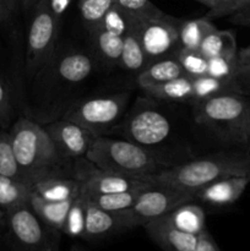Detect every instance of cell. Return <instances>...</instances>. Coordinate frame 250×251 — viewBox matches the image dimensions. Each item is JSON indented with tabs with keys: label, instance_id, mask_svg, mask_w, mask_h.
Wrapping results in <instances>:
<instances>
[{
	"label": "cell",
	"instance_id": "obj_12",
	"mask_svg": "<svg viewBox=\"0 0 250 251\" xmlns=\"http://www.w3.org/2000/svg\"><path fill=\"white\" fill-rule=\"evenodd\" d=\"M136 227H140V225L130 208L108 211L98 207L88 200L86 202V223L82 239L97 242Z\"/></svg>",
	"mask_w": 250,
	"mask_h": 251
},
{
	"label": "cell",
	"instance_id": "obj_39",
	"mask_svg": "<svg viewBox=\"0 0 250 251\" xmlns=\"http://www.w3.org/2000/svg\"><path fill=\"white\" fill-rule=\"evenodd\" d=\"M230 21L239 26H250V0H244V5L238 12L229 17Z\"/></svg>",
	"mask_w": 250,
	"mask_h": 251
},
{
	"label": "cell",
	"instance_id": "obj_42",
	"mask_svg": "<svg viewBox=\"0 0 250 251\" xmlns=\"http://www.w3.org/2000/svg\"><path fill=\"white\" fill-rule=\"evenodd\" d=\"M11 12L9 11V9L6 7L5 2L2 0H0V22H4L6 20H9L11 17Z\"/></svg>",
	"mask_w": 250,
	"mask_h": 251
},
{
	"label": "cell",
	"instance_id": "obj_30",
	"mask_svg": "<svg viewBox=\"0 0 250 251\" xmlns=\"http://www.w3.org/2000/svg\"><path fill=\"white\" fill-rule=\"evenodd\" d=\"M113 5L114 0H78L81 17L88 33L100 26Z\"/></svg>",
	"mask_w": 250,
	"mask_h": 251
},
{
	"label": "cell",
	"instance_id": "obj_48",
	"mask_svg": "<svg viewBox=\"0 0 250 251\" xmlns=\"http://www.w3.org/2000/svg\"><path fill=\"white\" fill-rule=\"evenodd\" d=\"M248 151L250 152V140H249V145H248Z\"/></svg>",
	"mask_w": 250,
	"mask_h": 251
},
{
	"label": "cell",
	"instance_id": "obj_22",
	"mask_svg": "<svg viewBox=\"0 0 250 251\" xmlns=\"http://www.w3.org/2000/svg\"><path fill=\"white\" fill-rule=\"evenodd\" d=\"M31 195L32 186L28 183L0 176V210L4 213L28 205Z\"/></svg>",
	"mask_w": 250,
	"mask_h": 251
},
{
	"label": "cell",
	"instance_id": "obj_45",
	"mask_svg": "<svg viewBox=\"0 0 250 251\" xmlns=\"http://www.w3.org/2000/svg\"><path fill=\"white\" fill-rule=\"evenodd\" d=\"M196 1L201 2V4H203L205 6H207L208 10L212 9L213 4H215V0H196Z\"/></svg>",
	"mask_w": 250,
	"mask_h": 251
},
{
	"label": "cell",
	"instance_id": "obj_2",
	"mask_svg": "<svg viewBox=\"0 0 250 251\" xmlns=\"http://www.w3.org/2000/svg\"><path fill=\"white\" fill-rule=\"evenodd\" d=\"M10 136L16 161L29 185L49 176H66L69 158L58 151L43 125L20 118L12 125Z\"/></svg>",
	"mask_w": 250,
	"mask_h": 251
},
{
	"label": "cell",
	"instance_id": "obj_17",
	"mask_svg": "<svg viewBox=\"0 0 250 251\" xmlns=\"http://www.w3.org/2000/svg\"><path fill=\"white\" fill-rule=\"evenodd\" d=\"M125 17H126V27L123 36V50L119 65L131 73L135 71L140 73L147 66V58L140 41L139 20L127 15H125Z\"/></svg>",
	"mask_w": 250,
	"mask_h": 251
},
{
	"label": "cell",
	"instance_id": "obj_3",
	"mask_svg": "<svg viewBox=\"0 0 250 251\" xmlns=\"http://www.w3.org/2000/svg\"><path fill=\"white\" fill-rule=\"evenodd\" d=\"M194 120L207 127L228 146L248 150L250 140V97L225 93L194 103Z\"/></svg>",
	"mask_w": 250,
	"mask_h": 251
},
{
	"label": "cell",
	"instance_id": "obj_49",
	"mask_svg": "<svg viewBox=\"0 0 250 251\" xmlns=\"http://www.w3.org/2000/svg\"><path fill=\"white\" fill-rule=\"evenodd\" d=\"M0 230H1V229H0Z\"/></svg>",
	"mask_w": 250,
	"mask_h": 251
},
{
	"label": "cell",
	"instance_id": "obj_43",
	"mask_svg": "<svg viewBox=\"0 0 250 251\" xmlns=\"http://www.w3.org/2000/svg\"><path fill=\"white\" fill-rule=\"evenodd\" d=\"M2 1L5 2V5H6V7L9 9V11L11 14H14L16 11L19 4H21V0H2Z\"/></svg>",
	"mask_w": 250,
	"mask_h": 251
},
{
	"label": "cell",
	"instance_id": "obj_33",
	"mask_svg": "<svg viewBox=\"0 0 250 251\" xmlns=\"http://www.w3.org/2000/svg\"><path fill=\"white\" fill-rule=\"evenodd\" d=\"M175 56L183 68L184 74L189 77L207 75L208 59L199 49H179Z\"/></svg>",
	"mask_w": 250,
	"mask_h": 251
},
{
	"label": "cell",
	"instance_id": "obj_36",
	"mask_svg": "<svg viewBox=\"0 0 250 251\" xmlns=\"http://www.w3.org/2000/svg\"><path fill=\"white\" fill-rule=\"evenodd\" d=\"M12 117V103L11 96L6 85L0 77V125L6 127L11 122Z\"/></svg>",
	"mask_w": 250,
	"mask_h": 251
},
{
	"label": "cell",
	"instance_id": "obj_19",
	"mask_svg": "<svg viewBox=\"0 0 250 251\" xmlns=\"http://www.w3.org/2000/svg\"><path fill=\"white\" fill-rule=\"evenodd\" d=\"M141 88L149 97L153 100L193 103V78L186 75L166 82L144 86Z\"/></svg>",
	"mask_w": 250,
	"mask_h": 251
},
{
	"label": "cell",
	"instance_id": "obj_8",
	"mask_svg": "<svg viewBox=\"0 0 250 251\" xmlns=\"http://www.w3.org/2000/svg\"><path fill=\"white\" fill-rule=\"evenodd\" d=\"M171 123L156 107L137 103L131 114L117 127L125 140L144 147L162 144L171 134Z\"/></svg>",
	"mask_w": 250,
	"mask_h": 251
},
{
	"label": "cell",
	"instance_id": "obj_7",
	"mask_svg": "<svg viewBox=\"0 0 250 251\" xmlns=\"http://www.w3.org/2000/svg\"><path fill=\"white\" fill-rule=\"evenodd\" d=\"M129 93L98 96L85 98L71 105L63 118L90 130L95 136L112 131L124 114L129 103Z\"/></svg>",
	"mask_w": 250,
	"mask_h": 251
},
{
	"label": "cell",
	"instance_id": "obj_1",
	"mask_svg": "<svg viewBox=\"0 0 250 251\" xmlns=\"http://www.w3.org/2000/svg\"><path fill=\"white\" fill-rule=\"evenodd\" d=\"M227 176H250V152L221 151L178 166L162 168L149 178L153 185L169 186L191 194Z\"/></svg>",
	"mask_w": 250,
	"mask_h": 251
},
{
	"label": "cell",
	"instance_id": "obj_26",
	"mask_svg": "<svg viewBox=\"0 0 250 251\" xmlns=\"http://www.w3.org/2000/svg\"><path fill=\"white\" fill-rule=\"evenodd\" d=\"M193 104L225 93H242L235 80H221L210 75L193 77Z\"/></svg>",
	"mask_w": 250,
	"mask_h": 251
},
{
	"label": "cell",
	"instance_id": "obj_15",
	"mask_svg": "<svg viewBox=\"0 0 250 251\" xmlns=\"http://www.w3.org/2000/svg\"><path fill=\"white\" fill-rule=\"evenodd\" d=\"M250 184V176H227L194 193L195 201L213 207H227L237 202Z\"/></svg>",
	"mask_w": 250,
	"mask_h": 251
},
{
	"label": "cell",
	"instance_id": "obj_18",
	"mask_svg": "<svg viewBox=\"0 0 250 251\" xmlns=\"http://www.w3.org/2000/svg\"><path fill=\"white\" fill-rule=\"evenodd\" d=\"M32 193L47 201H70L81 194V184L75 176H49L34 181Z\"/></svg>",
	"mask_w": 250,
	"mask_h": 251
},
{
	"label": "cell",
	"instance_id": "obj_24",
	"mask_svg": "<svg viewBox=\"0 0 250 251\" xmlns=\"http://www.w3.org/2000/svg\"><path fill=\"white\" fill-rule=\"evenodd\" d=\"M71 202L70 201H61V202H54V201H47L39 196L32 193L29 199V206L33 212L46 223L49 227L56 230L63 229L64 222H65L66 215L69 212Z\"/></svg>",
	"mask_w": 250,
	"mask_h": 251
},
{
	"label": "cell",
	"instance_id": "obj_35",
	"mask_svg": "<svg viewBox=\"0 0 250 251\" xmlns=\"http://www.w3.org/2000/svg\"><path fill=\"white\" fill-rule=\"evenodd\" d=\"M244 5V0H215L212 9L208 10L207 14L203 17L208 20L222 19V17H230L239 11Z\"/></svg>",
	"mask_w": 250,
	"mask_h": 251
},
{
	"label": "cell",
	"instance_id": "obj_44",
	"mask_svg": "<svg viewBox=\"0 0 250 251\" xmlns=\"http://www.w3.org/2000/svg\"><path fill=\"white\" fill-rule=\"evenodd\" d=\"M38 2V0H21V6L24 7V10H33V7L36 6V4Z\"/></svg>",
	"mask_w": 250,
	"mask_h": 251
},
{
	"label": "cell",
	"instance_id": "obj_16",
	"mask_svg": "<svg viewBox=\"0 0 250 251\" xmlns=\"http://www.w3.org/2000/svg\"><path fill=\"white\" fill-rule=\"evenodd\" d=\"M142 227L162 251H193L198 243L199 235L179 230L169 222L167 215L150 221Z\"/></svg>",
	"mask_w": 250,
	"mask_h": 251
},
{
	"label": "cell",
	"instance_id": "obj_46",
	"mask_svg": "<svg viewBox=\"0 0 250 251\" xmlns=\"http://www.w3.org/2000/svg\"><path fill=\"white\" fill-rule=\"evenodd\" d=\"M5 227V213L0 210V229H4Z\"/></svg>",
	"mask_w": 250,
	"mask_h": 251
},
{
	"label": "cell",
	"instance_id": "obj_21",
	"mask_svg": "<svg viewBox=\"0 0 250 251\" xmlns=\"http://www.w3.org/2000/svg\"><path fill=\"white\" fill-rule=\"evenodd\" d=\"M169 222L179 230L193 235H200L206 230V213L200 205L191 201L176 207L167 215Z\"/></svg>",
	"mask_w": 250,
	"mask_h": 251
},
{
	"label": "cell",
	"instance_id": "obj_32",
	"mask_svg": "<svg viewBox=\"0 0 250 251\" xmlns=\"http://www.w3.org/2000/svg\"><path fill=\"white\" fill-rule=\"evenodd\" d=\"M114 4L125 15L140 20V21L157 19L166 14L150 0H114Z\"/></svg>",
	"mask_w": 250,
	"mask_h": 251
},
{
	"label": "cell",
	"instance_id": "obj_40",
	"mask_svg": "<svg viewBox=\"0 0 250 251\" xmlns=\"http://www.w3.org/2000/svg\"><path fill=\"white\" fill-rule=\"evenodd\" d=\"M71 0H49V4H50L51 10L54 11V14L56 15L58 17L63 16L64 12L66 11V9L70 5Z\"/></svg>",
	"mask_w": 250,
	"mask_h": 251
},
{
	"label": "cell",
	"instance_id": "obj_14",
	"mask_svg": "<svg viewBox=\"0 0 250 251\" xmlns=\"http://www.w3.org/2000/svg\"><path fill=\"white\" fill-rule=\"evenodd\" d=\"M43 126L58 151L69 159L83 158L96 137L90 130L65 118Z\"/></svg>",
	"mask_w": 250,
	"mask_h": 251
},
{
	"label": "cell",
	"instance_id": "obj_13",
	"mask_svg": "<svg viewBox=\"0 0 250 251\" xmlns=\"http://www.w3.org/2000/svg\"><path fill=\"white\" fill-rule=\"evenodd\" d=\"M125 27L126 17L124 12L114 4L107 12L100 26L90 33L96 53L105 63L119 64Z\"/></svg>",
	"mask_w": 250,
	"mask_h": 251
},
{
	"label": "cell",
	"instance_id": "obj_28",
	"mask_svg": "<svg viewBox=\"0 0 250 251\" xmlns=\"http://www.w3.org/2000/svg\"><path fill=\"white\" fill-rule=\"evenodd\" d=\"M151 188V186H149ZM149 188L131 189L127 191H120V193L113 194H95V195H83L88 201L97 205L98 207L108 211H123L129 210L135 205L136 200L144 190Z\"/></svg>",
	"mask_w": 250,
	"mask_h": 251
},
{
	"label": "cell",
	"instance_id": "obj_34",
	"mask_svg": "<svg viewBox=\"0 0 250 251\" xmlns=\"http://www.w3.org/2000/svg\"><path fill=\"white\" fill-rule=\"evenodd\" d=\"M238 69L237 54L232 55H218L208 59L207 75L221 80H234Z\"/></svg>",
	"mask_w": 250,
	"mask_h": 251
},
{
	"label": "cell",
	"instance_id": "obj_9",
	"mask_svg": "<svg viewBox=\"0 0 250 251\" xmlns=\"http://www.w3.org/2000/svg\"><path fill=\"white\" fill-rule=\"evenodd\" d=\"M181 19L164 14L157 19L139 20V34L147 65L175 56L179 50V25Z\"/></svg>",
	"mask_w": 250,
	"mask_h": 251
},
{
	"label": "cell",
	"instance_id": "obj_31",
	"mask_svg": "<svg viewBox=\"0 0 250 251\" xmlns=\"http://www.w3.org/2000/svg\"><path fill=\"white\" fill-rule=\"evenodd\" d=\"M0 176H10V178L19 179L27 183L15 157L10 132L4 131V130H0Z\"/></svg>",
	"mask_w": 250,
	"mask_h": 251
},
{
	"label": "cell",
	"instance_id": "obj_41",
	"mask_svg": "<svg viewBox=\"0 0 250 251\" xmlns=\"http://www.w3.org/2000/svg\"><path fill=\"white\" fill-rule=\"evenodd\" d=\"M237 56H238V66H242V65H245V64L250 63V43L248 44L245 48L238 50Z\"/></svg>",
	"mask_w": 250,
	"mask_h": 251
},
{
	"label": "cell",
	"instance_id": "obj_6",
	"mask_svg": "<svg viewBox=\"0 0 250 251\" xmlns=\"http://www.w3.org/2000/svg\"><path fill=\"white\" fill-rule=\"evenodd\" d=\"M60 22L49 0H38L33 7L26 39V73L29 77L38 75L53 60Z\"/></svg>",
	"mask_w": 250,
	"mask_h": 251
},
{
	"label": "cell",
	"instance_id": "obj_29",
	"mask_svg": "<svg viewBox=\"0 0 250 251\" xmlns=\"http://www.w3.org/2000/svg\"><path fill=\"white\" fill-rule=\"evenodd\" d=\"M86 200L85 195L81 191L80 195L71 202L69 212L66 215L61 233L70 238H83L86 223Z\"/></svg>",
	"mask_w": 250,
	"mask_h": 251
},
{
	"label": "cell",
	"instance_id": "obj_37",
	"mask_svg": "<svg viewBox=\"0 0 250 251\" xmlns=\"http://www.w3.org/2000/svg\"><path fill=\"white\" fill-rule=\"evenodd\" d=\"M235 82L238 83L242 95L250 97V63L238 66L234 75Z\"/></svg>",
	"mask_w": 250,
	"mask_h": 251
},
{
	"label": "cell",
	"instance_id": "obj_38",
	"mask_svg": "<svg viewBox=\"0 0 250 251\" xmlns=\"http://www.w3.org/2000/svg\"><path fill=\"white\" fill-rule=\"evenodd\" d=\"M193 251H222L213 239L212 235L210 234L207 229L203 230L200 235L198 237V243H196L195 248Z\"/></svg>",
	"mask_w": 250,
	"mask_h": 251
},
{
	"label": "cell",
	"instance_id": "obj_47",
	"mask_svg": "<svg viewBox=\"0 0 250 251\" xmlns=\"http://www.w3.org/2000/svg\"><path fill=\"white\" fill-rule=\"evenodd\" d=\"M69 251H85V249H82L80 245H74V247H71V249Z\"/></svg>",
	"mask_w": 250,
	"mask_h": 251
},
{
	"label": "cell",
	"instance_id": "obj_25",
	"mask_svg": "<svg viewBox=\"0 0 250 251\" xmlns=\"http://www.w3.org/2000/svg\"><path fill=\"white\" fill-rule=\"evenodd\" d=\"M217 27L206 17L194 20H181L179 25V49L200 48L203 38Z\"/></svg>",
	"mask_w": 250,
	"mask_h": 251
},
{
	"label": "cell",
	"instance_id": "obj_4",
	"mask_svg": "<svg viewBox=\"0 0 250 251\" xmlns=\"http://www.w3.org/2000/svg\"><path fill=\"white\" fill-rule=\"evenodd\" d=\"M85 158L103 171L145 180L162 169L158 159L146 147L105 135L93 139Z\"/></svg>",
	"mask_w": 250,
	"mask_h": 251
},
{
	"label": "cell",
	"instance_id": "obj_23",
	"mask_svg": "<svg viewBox=\"0 0 250 251\" xmlns=\"http://www.w3.org/2000/svg\"><path fill=\"white\" fill-rule=\"evenodd\" d=\"M180 76H185L183 68L179 64L176 56H171L149 64L144 70L139 73L137 83L140 87H144V86L166 82Z\"/></svg>",
	"mask_w": 250,
	"mask_h": 251
},
{
	"label": "cell",
	"instance_id": "obj_27",
	"mask_svg": "<svg viewBox=\"0 0 250 251\" xmlns=\"http://www.w3.org/2000/svg\"><path fill=\"white\" fill-rule=\"evenodd\" d=\"M199 50L207 59L218 55L238 54L234 33L228 29L215 28L203 38Z\"/></svg>",
	"mask_w": 250,
	"mask_h": 251
},
{
	"label": "cell",
	"instance_id": "obj_10",
	"mask_svg": "<svg viewBox=\"0 0 250 251\" xmlns=\"http://www.w3.org/2000/svg\"><path fill=\"white\" fill-rule=\"evenodd\" d=\"M74 176L80 181L81 191L86 195L95 194H113L127 191L131 189L149 188L153 184L149 180L131 176H120L112 172L103 171L83 157L75 159Z\"/></svg>",
	"mask_w": 250,
	"mask_h": 251
},
{
	"label": "cell",
	"instance_id": "obj_11",
	"mask_svg": "<svg viewBox=\"0 0 250 251\" xmlns=\"http://www.w3.org/2000/svg\"><path fill=\"white\" fill-rule=\"evenodd\" d=\"M195 201L191 194L169 186L152 185L141 193L130 210L140 227L156 218L163 217L180 205Z\"/></svg>",
	"mask_w": 250,
	"mask_h": 251
},
{
	"label": "cell",
	"instance_id": "obj_5",
	"mask_svg": "<svg viewBox=\"0 0 250 251\" xmlns=\"http://www.w3.org/2000/svg\"><path fill=\"white\" fill-rule=\"evenodd\" d=\"M4 230L11 251H60L63 233L47 226L29 203L5 213Z\"/></svg>",
	"mask_w": 250,
	"mask_h": 251
},
{
	"label": "cell",
	"instance_id": "obj_20",
	"mask_svg": "<svg viewBox=\"0 0 250 251\" xmlns=\"http://www.w3.org/2000/svg\"><path fill=\"white\" fill-rule=\"evenodd\" d=\"M95 63L90 54L73 51L61 56L55 66L59 78L69 83H78L92 73Z\"/></svg>",
	"mask_w": 250,
	"mask_h": 251
}]
</instances>
